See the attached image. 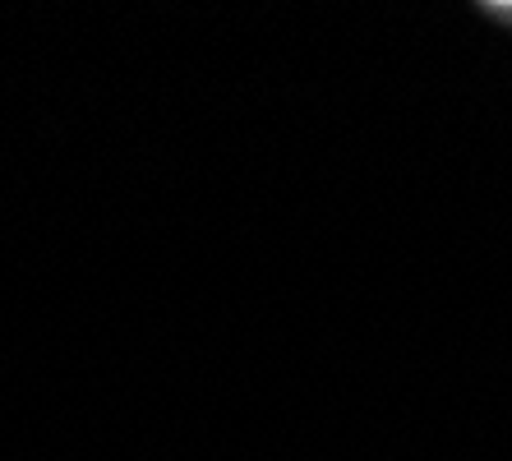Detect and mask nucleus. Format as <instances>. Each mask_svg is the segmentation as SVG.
Returning <instances> with one entry per match:
<instances>
[{
    "instance_id": "1",
    "label": "nucleus",
    "mask_w": 512,
    "mask_h": 461,
    "mask_svg": "<svg viewBox=\"0 0 512 461\" xmlns=\"http://www.w3.org/2000/svg\"><path fill=\"white\" fill-rule=\"evenodd\" d=\"M489 10H494V14H503V19H508V24H512V5H489Z\"/></svg>"
}]
</instances>
